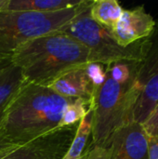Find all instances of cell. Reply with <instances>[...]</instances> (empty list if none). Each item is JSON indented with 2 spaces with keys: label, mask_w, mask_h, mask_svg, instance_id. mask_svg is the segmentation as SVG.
I'll return each mask as SVG.
<instances>
[{
  "label": "cell",
  "mask_w": 158,
  "mask_h": 159,
  "mask_svg": "<svg viewBox=\"0 0 158 159\" xmlns=\"http://www.w3.org/2000/svg\"><path fill=\"white\" fill-rule=\"evenodd\" d=\"M74 100L24 81L6 107L1 149L27 143L59 129L65 108Z\"/></svg>",
  "instance_id": "cell-1"
},
{
  "label": "cell",
  "mask_w": 158,
  "mask_h": 159,
  "mask_svg": "<svg viewBox=\"0 0 158 159\" xmlns=\"http://www.w3.org/2000/svg\"><path fill=\"white\" fill-rule=\"evenodd\" d=\"M10 62L25 82L47 86L62 74L88 63L89 53L77 40L57 30L18 47Z\"/></svg>",
  "instance_id": "cell-2"
},
{
  "label": "cell",
  "mask_w": 158,
  "mask_h": 159,
  "mask_svg": "<svg viewBox=\"0 0 158 159\" xmlns=\"http://www.w3.org/2000/svg\"><path fill=\"white\" fill-rule=\"evenodd\" d=\"M91 4L92 1L85 0L80 6L54 12L0 11V67L10 63L18 47L62 28Z\"/></svg>",
  "instance_id": "cell-3"
},
{
  "label": "cell",
  "mask_w": 158,
  "mask_h": 159,
  "mask_svg": "<svg viewBox=\"0 0 158 159\" xmlns=\"http://www.w3.org/2000/svg\"><path fill=\"white\" fill-rule=\"evenodd\" d=\"M135 81L136 77L129 82L119 83L106 73L105 81L95 97L90 145L108 146L114 133L130 122L135 102Z\"/></svg>",
  "instance_id": "cell-4"
},
{
  "label": "cell",
  "mask_w": 158,
  "mask_h": 159,
  "mask_svg": "<svg viewBox=\"0 0 158 159\" xmlns=\"http://www.w3.org/2000/svg\"><path fill=\"white\" fill-rule=\"evenodd\" d=\"M89 7L59 30L88 48L89 62L108 66L119 61H141L144 55L145 38L127 48L119 46L108 30L91 19Z\"/></svg>",
  "instance_id": "cell-5"
},
{
  "label": "cell",
  "mask_w": 158,
  "mask_h": 159,
  "mask_svg": "<svg viewBox=\"0 0 158 159\" xmlns=\"http://www.w3.org/2000/svg\"><path fill=\"white\" fill-rule=\"evenodd\" d=\"M134 96L130 122L142 124L158 103V22L145 38L143 59L137 66Z\"/></svg>",
  "instance_id": "cell-6"
},
{
  "label": "cell",
  "mask_w": 158,
  "mask_h": 159,
  "mask_svg": "<svg viewBox=\"0 0 158 159\" xmlns=\"http://www.w3.org/2000/svg\"><path fill=\"white\" fill-rule=\"evenodd\" d=\"M77 127L59 128L27 143L0 149V159H62Z\"/></svg>",
  "instance_id": "cell-7"
},
{
  "label": "cell",
  "mask_w": 158,
  "mask_h": 159,
  "mask_svg": "<svg viewBox=\"0 0 158 159\" xmlns=\"http://www.w3.org/2000/svg\"><path fill=\"white\" fill-rule=\"evenodd\" d=\"M148 139L149 136L142 124H125L109 141L110 159H149Z\"/></svg>",
  "instance_id": "cell-8"
},
{
  "label": "cell",
  "mask_w": 158,
  "mask_h": 159,
  "mask_svg": "<svg viewBox=\"0 0 158 159\" xmlns=\"http://www.w3.org/2000/svg\"><path fill=\"white\" fill-rule=\"evenodd\" d=\"M156 24L153 16L145 11L143 6H140L134 9H123L119 20L110 34L119 46L127 48L150 36Z\"/></svg>",
  "instance_id": "cell-9"
},
{
  "label": "cell",
  "mask_w": 158,
  "mask_h": 159,
  "mask_svg": "<svg viewBox=\"0 0 158 159\" xmlns=\"http://www.w3.org/2000/svg\"><path fill=\"white\" fill-rule=\"evenodd\" d=\"M86 65L74 68L49 83L48 89L68 99H83L94 106L97 89L93 86L86 69Z\"/></svg>",
  "instance_id": "cell-10"
},
{
  "label": "cell",
  "mask_w": 158,
  "mask_h": 159,
  "mask_svg": "<svg viewBox=\"0 0 158 159\" xmlns=\"http://www.w3.org/2000/svg\"><path fill=\"white\" fill-rule=\"evenodd\" d=\"M24 79L18 67L11 62L0 73V149L2 136V123L6 107L13 95L23 84Z\"/></svg>",
  "instance_id": "cell-11"
},
{
  "label": "cell",
  "mask_w": 158,
  "mask_h": 159,
  "mask_svg": "<svg viewBox=\"0 0 158 159\" xmlns=\"http://www.w3.org/2000/svg\"><path fill=\"white\" fill-rule=\"evenodd\" d=\"M85 0H9L6 10L54 12L80 6Z\"/></svg>",
  "instance_id": "cell-12"
},
{
  "label": "cell",
  "mask_w": 158,
  "mask_h": 159,
  "mask_svg": "<svg viewBox=\"0 0 158 159\" xmlns=\"http://www.w3.org/2000/svg\"><path fill=\"white\" fill-rule=\"evenodd\" d=\"M122 12L123 8L116 0L92 1L89 7L91 19L109 32L114 29L120 19Z\"/></svg>",
  "instance_id": "cell-13"
},
{
  "label": "cell",
  "mask_w": 158,
  "mask_h": 159,
  "mask_svg": "<svg viewBox=\"0 0 158 159\" xmlns=\"http://www.w3.org/2000/svg\"><path fill=\"white\" fill-rule=\"evenodd\" d=\"M93 109L90 108L86 116L80 121L71 145L62 159H82L88 146V139L92 132Z\"/></svg>",
  "instance_id": "cell-14"
},
{
  "label": "cell",
  "mask_w": 158,
  "mask_h": 159,
  "mask_svg": "<svg viewBox=\"0 0 158 159\" xmlns=\"http://www.w3.org/2000/svg\"><path fill=\"white\" fill-rule=\"evenodd\" d=\"M90 108H94V106L89 102L83 99H75L65 108L60 128L78 126L80 121L86 116Z\"/></svg>",
  "instance_id": "cell-15"
},
{
  "label": "cell",
  "mask_w": 158,
  "mask_h": 159,
  "mask_svg": "<svg viewBox=\"0 0 158 159\" xmlns=\"http://www.w3.org/2000/svg\"><path fill=\"white\" fill-rule=\"evenodd\" d=\"M87 73L95 87V89L98 90L100 87L103 84L106 78V66L101 64V63H95V62H88L86 65Z\"/></svg>",
  "instance_id": "cell-16"
},
{
  "label": "cell",
  "mask_w": 158,
  "mask_h": 159,
  "mask_svg": "<svg viewBox=\"0 0 158 159\" xmlns=\"http://www.w3.org/2000/svg\"><path fill=\"white\" fill-rule=\"evenodd\" d=\"M110 146H98L88 144L82 159H110Z\"/></svg>",
  "instance_id": "cell-17"
},
{
  "label": "cell",
  "mask_w": 158,
  "mask_h": 159,
  "mask_svg": "<svg viewBox=\"0 0 158 159\" xmlns=\"http://www.w3.org/2000/svg\"><path fill=\"white\" fill-rule=\"evenodd\" d=\"M142 125L149 137H158V103Z\"/></svg>",
  "instance_id": "cell-18"
},
{
  "label": "cell",
  "mask_w": 158,
  "mask_h": 159,
  "mask_svg": "<svg viewBox=\"0 0 158 159\" xmlns=\"http://www.w3.org/2000/svg\"><path fill=\"white\" fill-rule=\"evenodd\" d=\"M148 151L149 159H158V137H149Z\"/></svg>",
  "instance_id": "cell-19"
},
{
  "label": "cell",
  "mask_w": 158,
  "mask_h": 159,
  "mask_svg": "<svg viewBox=\"0 0 158 159\" xmlns=\"http://www.w3.org/2000/svg\"><path fill=\"white\" fill-rule=\"evenodd\" d=\"M7 65H8V64H7ZM7 65H6V66H1V67H0V73H1V72H2V70H3L4 68H6Z\"/></svg>",
  "instance_id": "cell-20"
}]
</instances>
